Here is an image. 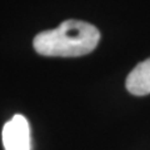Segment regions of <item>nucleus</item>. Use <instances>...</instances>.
<instances>
[{
	"label": "nucleus",
	"instance_id": "1",
	"mask_svg": "<svg viewBox=\"0 0 150 150\" xmlns=\"http://www.w3.org/2000/svg\"><path fill=\"white\" fill-rule=\"evenodd\" d=\"M100 33L94 25L81 20H67L56 29L46 30L34 38V49L45 56L86 55L96 48Z\"/></svg>",
	"mask_w": 150,
	"mask_h": 150
},
{
	"label": "nucleus",
	"instance_id": "2",
	"mask_svg": "<svg viewBox=\"0 0 150 150\" xmlns=\"http://www.w3.org/2000/svg\"><path fill=\"white\" fill-rule=\"evenodd\" d=\"M3 144L5 150H30V128L25 116L16 114L4 125Z\"/></svg>",
	"mask_w": 150,
	"mask_h": 150
},
{
	"label": "nucleus",
	"instance_id": "3",
	"mask_svg": "<svg viewBox=\"0 0 150 150\" xmlns=\"http://www.w3.org/2000/svg\"><path fill=\"white\" fill-rule=\"evenodd\" d=\"M126 89L130 94L143 96L150 94V58L138 64L126 78Z\"/></svg>",
	"mask_w": 150,
	"mask_h": 150
}]
</instances>
